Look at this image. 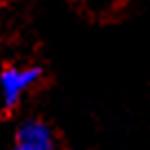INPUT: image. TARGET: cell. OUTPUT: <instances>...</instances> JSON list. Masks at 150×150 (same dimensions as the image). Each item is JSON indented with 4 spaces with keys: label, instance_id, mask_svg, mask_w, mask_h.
<instances>
[{
    "label": "cell",
    "instance_id": "6da1fadb",
    "mask_svg": "<svg viewBox=\"0 0 150 150\" xmlns=\"http://www.w3.org/2000/svg\"><path fill=\"white\" fill-rule=\"evenodd\" d=\"M42 71L38 66H9L0 73V95L7 108H13L22 99V95L40 80Z\"/></svg>",
    "mask_w": 150,
    "mask_h": 150
},
{
    "label": "cell",
    "instance_id": "7a4b0ae2",
    "mask_svg": "<svg viewBox=\"0 0 150 150\" xmlns=\"http://www.w3.org/2000/svg\"><path fill=\"white\" fill-rule=\"evenodd\" d=\"M13 150H57L55 132L40 119H27L16 130Z\"/></svg>",
    "mask_w": 150,
    "mask_h": 150
}]
</instances>
